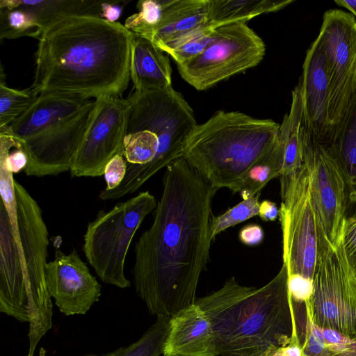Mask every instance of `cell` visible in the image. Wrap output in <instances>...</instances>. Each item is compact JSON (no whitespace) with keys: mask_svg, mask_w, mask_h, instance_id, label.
<instances>
[{"mask_svg":"<svg viewBox=\"0 0 356 356\" xmlns=\"http://www.w3.org/2000/svg\"><path fill=\"white\" fill-rule=\"evenodd\" d=\"M154 220L134 248L133 283L149 312L171 318L196 301L213 240L218 191L183 157L166 167Z\"/></svg>","mask_w":356,"mask_h":356,"instance_id":"1","label":"cell"},{"mask_svg":"<svg viewBox=\"0 0 356 356\" xmlns=\"http://www.w3.org/2000/svg\"><path fill=\"white\" fill-rule=\"evenodd\" d=\"M134 33L120 22L91 15L57 20L43 30L31 89L97 99L122 96L130 78Z\"/></svg>","mask_w":356,"mask_h":356,"instance_id":"2","label":"cell"},{"mask_svg":"<svg viewBox=\"0 0 356 356\" xmlns=\"http://www.w3.org/2000/svg\"><path fill=\"white\" fill-rule=\"evenodd\" d=\"M195 303L211 323L219 355L271 353L300 341L284 264L261 288L241 285L232 277Z\"/></svg>","mask_w":356,"mask_h":356,"instance_id":"3","label":"cell"},{"mask_svg":"<svg viewBox=\"0 0 356 356\" xmlns=\"http://www.w3.org/2000/svg\"><path fill=\"white\" fill-rule=\"evenodd\" d=\"M130 112L123 141L126 175L113 190H102V200H113L138 191L158 171L181 158L185 142L197 124L193 111L172 86L137 91L127 98Z\"/></svg>","mask_w":356,"mask_h":356,"instance_id":"4","label":"cell"},{"mask_svg":"<svg viewBox=\"0 0 356 356\" xmlns=\"http://www.w3.org/2000/svg\"><path fill=\"white\" fill-rule=\"evenodd\" d=\"M280 128L270 119L220 111L195 127L182 157L214 188L240 193L246 174L272 148Z\"/></svg>","mask_w":356,"mask_h":356,"instance_id":"5","label":"cell"},{"mask_svg":"<svg viewBox=\"0 0 356 356\" xmlns=\"http://www.w3.org/2000/svg\"><path fill=\"white\" fill-rule=\"evenodd\" d=\"M156 205L152 194L140 192L108 211H99L88 222L83 251L103 282L120 289L131 286L124 273L127 254L136 231Z\"/></svg>","mask_w":356,"mask_h":356,"instance_id":"6","label":"cell"},{"mask_svg":"<svg viewBox=\"0 0 356 356\" xmlns=\"http://www.w3.org/2000/svg\"><path fill=\"white\" fill-rule=\"evenodd\" d=\"M14 186L30 318L27 356H33L38 343L52 327V298L45 278L49 233L38 203L16 180Z\"/></svg>","mask_w":356,"mask_h":356,"instance_id":"7","label":"cell"},{"mask_svg":"<svg viewBox=\"0 0 356 356\" xmlns=\"http://www.w3.org/2000/svg\"><path fill=\"white\" fill-rule=\"evenodd\" d=\"M310 312L318 327L356 339V276L347 259L341 237L336 245L318 224V258L313 277Z\"/></svg>","mask_w":356,"mask_h":356,"instance_id":"8","label":"cell"},{"mask_svg":"<svg viewBox=\"0 0 356 356\" xmlns=\"http://www.w3.org/2000/svg\"><path fill=\"white\" fill-rule=\"evenodd\" d=\"M280 177L279 220L282 233L283 264L288 275L313 280L318 258V224L307 169Z\"/></svg>","mask_w":356,"mask_h":356,"instance_id":"9","label":"cell"},{"mask_svg":"<svg viewBox=\"0 0 356 356\" xmlns=\"http://www.w3.org/2000/svg\"><path fill=\"white\" fill-rule=\"evenodd\" d=\"M265 51L264 41L246 23H232L215 27L212 41L200 55L177 65L184 81L204 90L256 66Z\"/></svg>","mask_w":356,"mask_h":356,"instance_id":"10","label":"cell"},{"mask_svg":"<svg viewBox=\"0 0 356 356\" xmlns=\"http://www.w3.org/2000/svg\"><path fill=\"white\" fill-rule=\"evenodd\" d=\"M316 40L329 80L330 134L341 123L356 93V20L339 9L327 10Z\"/></svg>","mask_w":356,"mask_h":356,"instance_id":"11","label":"cell"},{"mask_svg":"<svg viewBox=\"0 0 356 356\" xmlns=\"http://www.w3.org/2000/svg\"><path fill=\"white\" fill-rule=\"evenodd\" d=\"M130 104L122 96L106 95L94 100L86 131L73 157L72 177L104 176L108 162L124 154L123 141Z\"/></svg>","mask_w":356,"mask_h":356,"instance_id":"12","label":"cell"},{"mask_svg":"<svg viewBox=\"0 0 356 356\" xmlns=\"http://www.w3.org/2000/svg\"><path fill=\"white\" fill-rule=\"evenodd\" d=\"M303 164L308 172L315 210L330 242L336 245L341 237L346 218V195L339 161L329 142H315L301 132Z\"/></svg>","mask_w":356,"mask_h":356,"instance_id":"13","label":"cell"},{"mask_svg":"<svg viewBox=\"0 0 356 356\" xmlns=\"http://www.w3.org/2000/svg\"><path fill=\"white\" fill-rule=\"evenodd\" d=\"M94 100L76 115L47 131L22 140L27 156V176H56L70 171L73 157L86 131Z\"/></svg>","mask_w":356,"mask_h":356,"instance_id":"14","label":"cell"},{"mask_svg":"<svg viewBox=\"0 0 356 356\" xmlns=\"http://www.w3.org/2000/svg\"><path fill=\"white\" fill-rule=\"evenodd\" d=\"M45 278L51 298L66 316L86 314L101 296V285L75 249L67 254L57 249Z\"/></svg>","mask_w":356,"mask_h":356,"instance_id":"15","label":"cell"},{"mask_svg":"<svg viewBox=\"0 0 356 356\" xmlns=\"http://www.w3.org/2000/svg\"><path fill=\"white\" fill-rule=\"evenodd\" d=\"M299 86L304 127L316 143L329 142V80L325 58L316 39L307 51Z\"/></svg>","mask_w":356,"mask_h":356,"instance_id":"16","label":"cell"},{"mask_svg":"<svg viewBox=\"0 0 356 356\" xmlns=\"http://www.w3.org/2000/svg\"><path fill=\"white\" fill-rule=\"evenodd\" d=\"M0 312L22 323L30 321L21 243L0 202Z\"/></svg>","mask_w":356,"mask_h":356,"instance_id":"17","label":"cell"},{"mask_svg":"<svg viewBox=\"0 0 356 356\" xmlns=\"http://www.w3.org/2000/svg\"><path fill=\"white\" fill-rule=\"evenodd\" d=\"M164 356H219L211 323L195 302L170 319Z\"/></svg>","mask_w":356,"mask_h":356,"instance_id":"18","label":"cell"},{"mask_svg":"<svg viewBox=\"0 0 356 356\" xmlns=\"http://www.w3.org/2000/svg\"><path fill=\"white\" fill-rule=\"evenodd\" d=\"M92 102L75 95L42 92L24 113L6 127L19 139L26 140L72 117Z\"/></svg>","mask_w":356,"mask_h":356,"instance_id":"19","label":"cell"},{"mask_svg":"<svg viewBox=\"0 0 356 356\" xmlns=\"http://www.w3.org/2000/svg\"><path fill=\"white\" fill-rule=\"evenodd\" d=\"M171 74L169 58L164 51L151 40L135 34L130 58V78L134 90L166 89L172 86Z\"/></svg>","mask_w":356,"mask_h":356,"instance_id":"20","label":"cell"},{"mask_svg":"<svg viewBox=\"0 0 356 356\" xmlns=\"http://www.w3.org/2000/svg\"><path fill=\"white\" fill-rule=\"evenodd\" d=\"M209 0H167L159 22L147 38L158 47L209 24Z\"/></svg>","mask_w":356,"mask_h":356,"instance_id":"21","label":"cell"},{"mask_svg":"<svg viewBox=\"0 0 356 356\" xmlns=\"http://www.w3.org/2000/svg\"><path fill=\"white\" fill-rule=\"evenodd\" d=\"M329 144L345 182L346 217L356 215V93L341 123L331 134Z\"/></svg>","mask_w":356,"mask_h":356,"instance_id":"22","label":"cell"},{"mask_svg":"<svg viewBox=\"0 0 356 356\" xmlns=\"http://www.w3.org/2000/svg\"><path fill=\"white\" fill-rule=\"evenodd\" d=\"M296 325L302 356H356V339L318 327L307 310L298 318Z\"/></svg>","mask_w":356,"mask_h":356,"instance_id":"23","label":"cell"},{"mask_svg":"<svg viewBox=\"0 0 356 356\" xmlns=\"http://www.w3.org/2000/svg\"><path fill=\"white\" fill-rule=\"evenodd\" d=\"M102 1L95 0H1L0 8H20L32 13L42 31L60 19L75 15L102 17Z\"/></svg>","mask_w":356,"mask_h":356,"instance_id":"24","label":"cell"},{"mask_svg":"<svg viewBox=\"0 0 356 356\" xmlns=\"http://www.w3.org/2000/svg\"><path fill=\"white\" fill-rule=\"evenodd\" d=\"M303 123L302 95L298 85L292 91L290 111L285 115L279 131L283 147V166L280 176L293 174L303 165L301 138Z\"/></svg>","mask_w":356,"mask_h":356,"instance_id":"25","label":"cell"},{"mask_svg":"<svg viewBox=\"0 0 356 356\" xmlns=\"http://www.w3.org/2000/svg\"><path fill=\"white\" fill-rule=\"evenodd\" d=\"M293 0H209L208 19L210 25L246 23L261 14L277 11Z\"/></svg>","mask_w":356,"mask_h":356,"instance_id":"26","label":"cell"},{"mask_svg":"<svg viewBox=\"0 0 356 356\" xmlns=\"http://www.w3.org/2000/svg\"><path fill=\"white\" fill-rule=\"evenodd\" d=\"M283 147L278 136L272 148L246 174L240 194L243 199L258 195L267 183L282 174Z\"/></svg>","mask_w":356,"mask_h":356,"instance_id":"27","label":"cell"},{"mask_svg":"<svg viewBox=\"0 0 356 356\" xmlns=\"http://www.w3.org/2000/svg\"><path fill=\"white\" fill-rule=\"evenodd\" d=\"M170 319V317L157 316L155 323L136 342L103 356H162Z\"/></svg>","mask_w":356,"mask_h":356,"instance_id":"28","label":"cell"},{"mask_svg":"<svg viewBox=\"0 0 356 356\" xmlns=\"http://www.w3.org/2000/svg\"><path fill=\"white\" fill-rule=\"evenodd\" d=\"M214 26L206 24L160 47L177 64L187 62L200 55L212 41Z\"/></svg>","mask_w":356,"mask_h":356,"instance_id":"29","label":"cell"},{"mask_svg":"<svg viewBox=\"0 0 356 356\" xmlns=\"http://www.w3.org/2000/svg\"><path fill=\"white\" fill-rule=\"evenodd\" d=\"M38 96L31 88L17 90L8 87L1 67L0 75V128L9 126L35 102Z\"/></svg>","mask_w":356,"mask_h":356,"instance_id":"30","label":"cell"},{"mask_svg":"<svg viewBox=\"0 0 356 356\" xmlns=\"http://www.w3.org/2000/svg\"><path fill=\"white\" fill-rule=\"evenodd\" d=\"M42 33L35 17L20 8H0V40L30 36L38 39Z\"/></svg>","mask_w":356,"mask_h":356,"instance_id":"31","label":"cell"},{"mask_svg":"<svg viewBox=\"0 0 356 356\" xmlns=\"http://www.w3.org/2000/svg\"><path fill=\"white\" fill-rule=\"evenodd\" d=\"M167 0H141L138 12L128 17L124 26L131 32L147 38L159 22Z\"/></svg>","mask_w":356,"mask_h":356,"instance_id":"32","label":"cell"},{"mask_svg":"<svg viewBox=\"0 0 356 356\" xmlns=\"http://www.w3.org/2000/svg\"><path fill=\"white\" fill-rule=\"evenodd\" d=\"M259 195L243 199L241 202L226 211L225 213L212 216L210 222V232L212 239L226 229L245 221L259 214Z\"/></svg>","mask_w":356,"mask_h":356,"instance_id":"33","label":"cell"},{"mask_svg":"<svg viewBox=\"0 0 356 356\" xmlns=\"http://www.w3.org/2000/svg\"><path fill=\"white\" fill-rule=\"evenodd\" d=\"M288 286L292 301L304 303L306 308H311L314 293L313 280L298 275H288Z\"/></svg>","mask_w":356,"mask_h":356,"instance_id":"34","label":"cell"},{"mask_svg":"<svg viewBox=\"0 0 356 356\" xmlns=\"http://www.w3.org/2000/svg\"><path fill=\"white\" fill-rule=\"evenodd\" d=\"M341 241L348 263L356 276V215L345 218Z\"/></svg>","mask_w":356,"mask_h":356,"instance_id":"35","label":"cell"},{"mask_svg":"<svg viewBox=\"0 0 356 356\" xmlns=\"http://www.w3.org/2000/svg\"><path fill=\"white\" fill-rule=\"evenodd\" d=\"M127 165L124 154L122 153L115 154L108 162L104 173L106 182L105 189L113 190L121 184L126 175Z\"/></svg>","mask_w":356,"mask_h":356,"instance_id":"36","label":"cell"},{"mask_svg":"<svg viewBox=\"0 0 356 356\" xmlns=\"http://www.w3.org/2000/svg\"><path fill=\"white\" fill-rule=\"evenodd\" d=\"M264 234L262 228L257 225H248L239 232V239L245 245H256L260 243Z\"/></svg>","mask_w":356,"mask_h":356,"instance_id":"37","label":"cell"},{"mask_svg":"<svg viewBox=\"0 0 356 356\" xmlns=\"http://www.w3.org/2000/svg\"><path fill=\"white\" fill-rule=\"evenodd\" d=\"M102 17L110 22H118L122 13V6L117 2H102Z\"/></svg>","mask_w":356,"mask_h":356,"instance_id":"38","label":"cell"},{"mask_svg":"<svg viewBox=\"0 0 356 356\" xmlns=\"http://www.w3.org/2000/svg\"><path fill=\"white\" fill-rule=\"evenodd\" d=\"M258 215L264 221H274L279 217V209L275 202L264 200L259 204Z\"/></svg>","mask_w":356,"mask_h":356,"instance_id":"39","label":"cell"},{"mask_svg":"<svg viewBox=\"0 0 356 356\" xmlns=\"http://www.w3.org/2000/svg\"><path fill=\"white\" fill-rule=\"evenodd\" d=\"M270 356H302V348L300 341H292L288 346L275 350Z\"/></svg>","mask_w":356,"mask_h":356,"instance_id":"40","label":"cell"},{"mask_svg":"<svg viewBox=\"0 0 356 356\" xmlns=\"http://www.w3.org/2000/svg\"><path fill=\"white\" fill-rule=\"evenodd\" d=\"M334 2L348 9L354 17H356V0H335Z\"/></svg>","mask_w":356,"mask_h":356,"instance_id":"41","label":"cell"},{"mask_svg":"<svg viewBox=\"0 0 356 356\" xmlns=\"http://www.w3.org/2000/svg\"><path fill=\"white\" fill-rule=\"evenodd\" d=\"M248 356H270V353H257V354L250 355Z\"/></svg>","mask_w":356,"mask_h":356,"instance_id":"42","label":"cell"},{"mask_svg":"<svg viewBox=\"0 0 356 356\" xmlns=\"http://www.w3.org/2000/svg\"><path fill=\"white\" fill-rule=\"evenodd\" d=\"M164 356V355H162ZM219 356H248V355H219Z\"/></svg>","mask_w":356,"mask_h":356,"instance_id":"43","label":"cell"}]
</instances>
